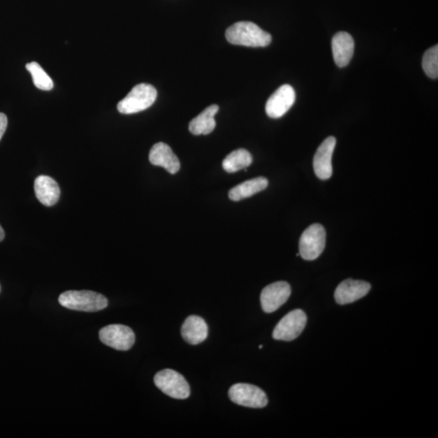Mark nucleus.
I'll return each instance as SVG.
<instances>
[{
  "label": "nucleus",
  "mask_w": 438,
  "mask_h": 438,
  "mask_svg": "<svg viewBox=\"0 0 438 438\" xmlns=\"http://www.w3.org/2000/svg\"><path fill=\"white\" fill-rule=\"evenodd\" d=\"M230 44L250 47H265L271 44L272 37L259 26L250 21H240L226 31Z\"/></svg>",
  "instance_id": "obj_1"
},
{
  "label": "nucleus",
  "mask_w": 438,
  "mask_h": 438,
  "mask_svg": "<svg viewBox=\"0 0 438 438\" xmlns=\"http://www.w3.org/2000/svg\"><path fill=\"white\" fill-rule=\"evenodd\" d=\"M59 302L68 309L88 313L98 312L108 305L103 295L92 291H67L60 295Z\"/></svg>",
  "instance_id": "obj_2"
},
{
  "label": "nucleus",
  "mask_w": 438,
  "mask_h": 438,
  "mask_svg": "<svg viewBox=\"0 0 438 438\" xmlns=\"http://www.w3.org/2000/svg\"><path fill=\"white\" fill-rule=\"evenodd\" d=\"M156 98L157 91L154 86L150 84H139L121 100L117 109L121 114H135L150 108Z\"/></svg>",
  "instance_id": "obj_3"
},
{
  "label": "nucleus",
  "mask_w": 438,
  "mask_h": 438,
  "mask_svg": "<svg viewBox=\"0 0 438 438\" xmlns=\"http://www.w3.org/2000/svg\"><path fill=\"white\" fill-rule=\"evenodd\" d=\"M155 386L173 399H186L190 395V387L181 373L172 369H163L154 378Z\"/></svg>",
  "instance_id": "obj_4"
},
{
  "label": "nucleus",
  "mask_w": 438,
  "mask_h": 438,
  "mask_svg": "<svg viewBox=\"0 0 438 438\" xmlns=\"http://www.w3.org/2000/svg\"><path fill=\"white\" fill-rule=\"evenodd\" d=\"M326 231L321 224H313L306 229L299 240V256L306 261L318 258L325 250Z\"/></svg>",
  "instance_id": "obj_5"
},
{
  "label": "nucleus",
  "mask_w": 438,
  "mask_h": 438,
  "mask_svg": "<svg viewBox=\"0 0 438 438\" xmlns=\"http://www.w3.org/2000/svg\"><path fill=\"white\" fill-rule=\"evenodd\" d=\"M228 394L232 402L243 407L262 408L268 404L266 393L253 385L236 384L230 388Z\"/></svg>",
  "instance_id": "obj_6"
},
{
  "label": "nucleus",
  "mask_w": 438,
  "mask_h": 438,
  "mask_svg": "<svg viewBox=\"0 0 438 438\" xmlns=\"http://www.w3.org/2000/svg\"><path fill=\"white\" fill-rule=\"evenodd\" d=\"M307 324V316L302 309H295L283 316L273 332L276 340L292 341L304 331Z\"/></svg>",
  "instance_id": "obj_7"
},
{
  "label": "nucleus",
  "mask_w": 438,
  "mask_h": 438,
  "mask_svg": "<svg viewBox=\"0 0 438 438\" xmlns=\"http://www.w3.org/2000/svg\"><path fill=\"white\" fill-rule=\"evenodd\" d=\"M99 339L105 345L118 351H129L135 344V334L130 327L115 324L103 327Z\"/></svg>",
  "instance_id": "obj_8"
},
{
  "label": "nucleus",
  "mask_w": 438,
  "mask_h": 438,
  "mask_svg": "<svg viewBox=\"0 0 438 438\" xmlns=\"http://www.w3.org/2000/svg\"><path fill=\"white\" fill-rule=\"evenodd\" d=\"M292 289L287 282H276L262 290L261 304L264 312L271 314L281 307L291 295Z\"/></svg>",
  "instance_id": "obj_9"
},
{
  "label": "nucleus",
  "mask_w": 438,
  "mask_h": 438,
  "mask_svg": "<svg viewBox=\"0 0 438 438\" xmlns=\"http://www.w3.org/2000/svg\"><path fill=\"white\" fill-rule=\"evenodd\" d=\"M295 101L294 89L289 84H283L268 99L266 105V114L273 119L281 118L291 109Z\"/></svg>",
  "instance_id": "obj_10"
},
{
  "label": "nucleus",
  "mask_w": 438,
  "mask_h": 438,
  "mask_svg": "<svg viewBox=\"0 0 438 438\" xmlns=\"http://www.w3.org/2000/svg\"><path fill=\"white\" fill-rule=\"evenodd\" d=\"M336 139L334 136H329L318 147L314 158V168L316 176L320 179L326 181L332 176V156H333Z\"/></svg>",
  "instance_id": "obj_11"
},
{
  "label": "nucleus",
  "mask_w": 438,
  "mask_h": 438,
  "mask_svg": "<svg viewBox=\"0 0 438 438\" xmlns=\"http://www.w3.org/2000/svg\"><path fill=\"white\" fill-rule=\"evenodd\" d=\"M371 289V285L367 282L347 279L336 288L335 298L339 304H351L365 297Z\"/></svg>",
  "instance_id": "obj_12"
},
{
  "label": "nucleus",
  "mask_w": 438,
  "mask_h": 438,
  "mask_svg": "<svg viewBox=\"0 0 438 438\" xmlns=\"http://www.w3.org/2000/svg\"><path fill=\"white\" fill-rule=\"evenodd\" d=\"M354 49V39L347 32H340L332 39V51L337 67H344L349 65Z\"/></svg>",
  "instance_id": "obj_13"
},
{
  "label": "nucleus",
  "mask_w": 438,
  "mask_h": 438,
  "mask_svg": "<svg viewBox=\"0 0 438 438\" xmlns=\"http://www.w3.org/2000/svg\"><path fill=\"white\" fill-rule=\"evenodd\" d=\"M149 160L151 165L165 168L172 175L181 169L179 158L174 154L171 147L163 142H160L152 147Z\"/></svg>",
  "instance_id": "obj_14"
},
{
  "label": "nucleus",
  "mask_w": 438,
  "mask_h": 438,
  "mask_svg": "<svg viewBox=\"0 0 438 438\" xmlns=\"http://www.w3.org/2000/svg\"><path fill=\"white\" fill-rule=\"evenodd\" d=\"M34 191L37 198L46 207H53L60 197L59 184L54 179L47 176H39L36 178Z\"/></svg>",
  "instance_id": "obj_15"
},
{
  "label": "nucleus",
  "mask_w": 438,
  "mask_h": 438,
  "mask_svg": "<svg viewBox=\"0 0 438 438\" xmlns=\"http://www.w3.org/2000/svg\"><path fill=\"white\" fill-rule=\"evenodd\" d=\"M181 335L189 344H202L208 336V326L200 316H190L182 326Z\"/></svg>",
  "instance_id": "obj_16"
},
{
  "label": "nucleus",
  "mask_w": 438,
  "mask_h": 438,
  "mask_svg": "<svg viewBox=\"0 0 438 438\" xmlns=\"http://www.w3.org/2000/svg\"><path fill=\"white\" fill-rule=\"evenodd\" d=\"M219 110L218 105H211L189 124L190 133L193 135H208L214 130V116Z\"/></svg>",
  "instance_id": "obj_17"
},
{
  "label": "nucleus",
  "mask_w": 438,
  "mask_h": 438,
  "mask_svg": "<svg viewBox=\"0 0 438 438\" xmlns=\"http://www.w3.org/2000/svg\"><path fill=\"white\" fill-rule=\"evenodd\" d=\"M268 181L265 177H257L239 184L230 190L228 196L231 200L239 202L245 198H250L257 193L263 191L268 186Z\"/></svg>",
  "instance_id": "obj_18"
},
{
  "label": "nucleus",
  "mask_w": 438,
  "mask_h": 438,
  "mask_svg": "<svg viewBox=\"0 0 438 438\" xmlns=\"http://www.w3.org/2000/svg\"><path fill=\"white\" fill-rule=\"evenodd\" d=\"M252 162L250 153L245 149L236 150L226 157L223 167L226 172L235 173L249 167Z\"/></svg>",
  "instance_id": "obj_19"
},
{
  "label": "nucleus",
  "mask_w": 438,
  "mask_h": 438,
  "mask_svg": "<svg viewBox=\"0 0 438 438\" xmlns=\"http://www.w3.org/2000/svg\"><path fill=\"white\" fill-rule=\"evenodd\" d=\"M26 70L30 72L34 86L37 88L41 89V91H49L54 87V83H53L51 78L38 63L31 62L27 63Z\"/></svg>",
  "instance_id": "obj_20"
},
{
  "label": "nucleus",
  "mask_w": 438,
  "mask_h": 438,
  "mask_svg": "<svg viewBox=\"0 0 438 438\" xmlns=\"http://www.w3.org/2000/svg\"><path fill=\"white\" fill-rule=\"evenodd\" d=\"M422 66L426 75L432 79L438 77V46H432L425 53Z\"/></svg>",
  "instance_id": "obj_21"
},
{
  "label": "nucleus",
  "mask_w": 438,
  "mask_h": 438,
  "mask_svg": "<svg viewBox=\"0 0 438 438\" xmlns=\"http://www.w3.org/2000/svg\"><path fill=\"white\" fill-rule=\"evenodd\" d=\"M8 126V118L7 116L4 113H0V140L2 139V137L6 131Z\"/></svg>",
  "instance_id": "obj_22"
},
{
  "label": "nucleus",
  "mask_w": 438,
  "mask_h": 438,
  "mask_svg": "<svg viewBox=\"0 0 438 438\" xmlns=\"http://www.w3.org/2000/svg\"><path fill=\"white\" fill-rule=\"evenodd\" d=\"M5 237V234H4V231L2 228V226H0V242H1L2 240H4Z\"/></svg>",
  "instance_id": "obj_23"
},
{
  "label": "nucleus",
  "mask_w": 438,
  "mask_h": 438,
  "mask_svg": "<svg viewBox=\"0 0 438 438\" xmlns=\"http://www.w3.org/2000/svg\"><path fill=\"white\" fill-rule=\"evenodd\" d=\"M262 347H263L262 345L259 346L260 349H262Z\"/></svg>",
  "instance_id": "obj_24"
}]
</instances>
